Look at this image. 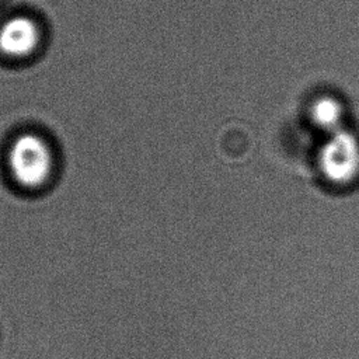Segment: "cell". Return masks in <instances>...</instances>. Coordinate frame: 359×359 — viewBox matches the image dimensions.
Wrapping results in <instances>:
<instances>
[{
	"instance_id": "3",
	"label": "cell",
	"mask_w": 359,
	"mask_h": 359,
	"mask_svg": "<svg viewBox=\"0 0 359 359\" xmlns=\"http://www.w3.org/2000/svg\"><path fill=\"white\" fill-rule=\"evenodd\" d=\"M36 24L28 17H14L0 28V50L13 57L31 53L38 43Z\"/></svg>"
},
{
	"instance_id": "1",
	"label": "cell",
	"mask_w": 359,
	"mask_h": 359,
	"mask_svg": "<svg viewBox=\"0 0 359 359\" xmlns=\"http://www.w3.org/2000/svg\"><path fill=\"white\" fill-rule=\"evenodd\" d=\"M318 168L335 185H349L359 178V137L341 128L328 133L318 151Z\"/></svg>"
},
{
	"instance_id": "4",
	"label": "cell",
	"mask_w": 359,
	"mask_h": 359,
	"mask_svg": "<svg viewBox=\"0 0 359 359\" xmlns=\"http://www.w3.org/2000/svg\"><path fill=\"white\" fill-rule=\"evenodd\" d=\"M309 116L316 128L331 133L344 128L345 111L338 98L332 95H321L311 102Z\"/></svg>"
},
{
	"instance_id": "2",
	"label": "cell",
	"mask_w": 359,
	"mask_h": 359,
	"mask_svg": "<svg viewBox=\"0 0 359 359\" xmlns=\"http://www.w3.org/2000/svg\"><path fill=\"white\" fill-rule=\"evenodd\" d=\"M8 165L18 184L27 188L42 185L52 170L48 144L34 133L18 136L8 151Z\"/></svg>"
}]
</instances>
